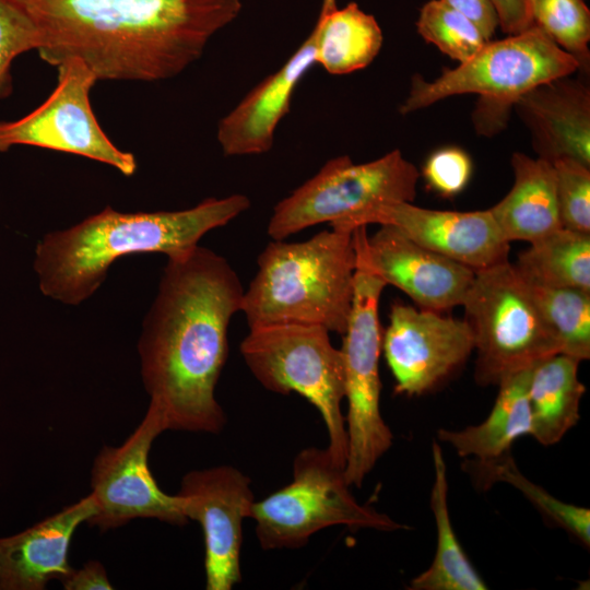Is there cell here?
I'll list each match as a JSON object with an SVG mask.
<instances>
[{
  "mask_svg": "<svg viewBox=\"0 0 590 590\" xmlns=\"http://www.w3.org/2000/svg\"><path fill=\"white\" fill-rule=\"evenodd\" d=\"M322 7L328 8V9L334 8L335 7V0H323Z\"/></svg>",
  "mask_w": 590,
  "mask_h": 590,
  "instance_id": "obj_36",
  "label": "cell"
},
{
  "mask_svg": "<svg viewBox=\"0 0 590 590\" xmlns=\"http://www.w3.org/2000/svg\"><path fill=\"white\" fill-rule=\"evenodd\" d=\"M418 178L417 168L399 150L361 164L347 155L334 157L274 206L268 235L283 240L326 222L353 232L378 208L412 202Z\"/></svg>",
  "mask_w": 590,
  "mask_h": 590,
  "instance_id": "obj_8",
  "label": "cell"
},
{
  "mask_svg": "<svg viewBox=\"0 0 590 590\" xmlns=\"http://www.w3.org/2000/svg\"><path fill=\"white\" fill-rule=\"evenodd\" d=\"M579 363L557 353L531 369L528 384L530 436L542 446L559 442L580 420V401L586 387L578 377Z\"/></svg>",
  "mask_w": 590,
  "mask_h": 590,
  "instance_id": "obj_21",
  "label": "cell"
},
{
  "mask_svg": "<svg viewBox=\"0 0 590 590\" xmlns=\"http://www.w3.org/2000/svg\"><path fill=\"white\" fill-rule=\"evenodd\" d=\"M317 30L273 74L256 85L217 126L216 138L226 156L263 154L271 150L278 125L288 113L292 96L316 64Z\"/></svg>",
  "mask_w": 590,
  "mask_h": 590,
  "instance_id": "obj_17",
  "label": "cell"
},
{
  "mask_svg": "<svg viewBox=\"0 0 590 590\" xmlns=\"http://www.w3.org/2000/svg\"><path fill=\"white\" fill-rule=\"evenodd\" d=\"M166 429L162 413L149 404L141 423L120 446L102 448L91 473L95 514L86 523L104 531L137 518L174 526L188 522L177 495L164 493L149 468L152 442Z\"/></svg>",
  "mask_w": 590,
  "mask_h": 590,
  "instance_id": "obj_12",
  "label": "cell"
},
{
  "mask_svg": "<svg viewBox=\"0 0 590 590\" xmlns=\"http://www.w3.org/2000/svg\"><path fill=\"white\" fill-rule=\"evenodd\" d=\"M514 185L489 211L509 243L529 244L562 227L553 165L522 153L511 157Z\"/></svg>",
  "mask_w": 590,
  "mask_h": 590,
  "instance_id": "obj_20",
  "label": "cell"
},
{
  "mask_svg": "<svg viewBox=\"0 0 590 590\" xmlns=\"http://www.w3.org/2000/svg\"><path fill=\"white\" fill-rule=\"evenodd\" d=\"M445 1L472 20L487 40L492 39L498 26V17L491 0Z\"/></svg>",
  "mask_w": 590,
  "mask_h": 590,
  "instance_id": "obj_34",
  "label": "cell"
},
{
  "mask_svg": "<svg viewBox=\"0 0 590 590\" xmlns=\"http://www.w3.org/2000/svg\"><path fill=\"white\" fill-rule=\"evenodd\" d=\"M250 483L232 465L190 471L181 480V509L203 531L208 590H231L241 580L243 522L256 502Z\"/></svg>",
  "mask_w": 590,
  "mask_h": 590,
  "instance_id": "obj_14",
  "label": "cell"
},
{
  "mask_svg": "<svg viewBox=\"0 0 590 590\" xmlns=\"http://www.w3.org/2000/svg\"><path fill=\"white\" fill-rule=\"evenodd\" d=\"M356 264L405 293L420 308L441 312L461 306L475 272L415 243L392 225L374 235L353 231Z\"/></svg>",
  "mask_w": 590,
  "mask_h": 590,
  "instance_id": "obj_15",
  "label": "cell"
},
{
  "mask_svg": "<svg viewBox=\"0 0 590 590\" xmlns=\"http://www.w3.org/2000/svg\"><path fill=\"white\" fill-rule=\"evenodd\" d=\"M95 514L87 495L14 535L0 539V590H43L71 574L69 546L78 527Z\"/></svg>",
  "mask_w": 590,
  "mask_h": 590,
  "instance_id": "obj_18",
  "label": "cell"
},
{
  "mask_svg": "<svg viewBox=\"0 0 590 590\" xmlns=\"http://www.w3.org/2000/svg\"><path fill=\"white\" fill-rule=\"evenodd\" d=\"M526 282L542 317L559 342L560 353L579 362L589 359L590 292Z\"/></svg>",
  "mask_w": 590,
  "mask_h": 590,
  "instance_id": "obj_27",
  "label": "cell"
},
{
  "mask_svg": "<svg viewBox=\"0 0 590 590\" xmlns=\"http://www.w3.org/2000/svg\"><path fill=\"white\" fill-rule=\"evenodd\" d=\"M434 483L429 505L437 531L436 552L427 569L413 578L411 590H485L486 582L476 571L455 533L448 508L447 467L440 446L433 441Z\"/></svg>",
  "mask_w": 590,
  "mask_h": 590,
  "instance_id": "obj_23",
  "label": "cell"
},
{
  "mask_svg": "<svg viewBox=\"0 0 590 590\" xmlns=\"http://www.w3.org/2000/svg\"><path fill=\"white\" fill-rule=\"evenodd\" d=\"M39 46L35 25L14 0H0V99L12 92L13 60Z\"/></svg>",
  "mask_w": 590,
  "mask_h": 590,
  "instance_id": "obj_31",
  "label": "cell"
},
{
  "mask_svg": "<svg viewBox=\"0 0 590 590\" xmlns=\"http://www.w3.org/2000/svg\"><path fill=\"white\" fill-rule=\"evenodd\" d=\"M515 266L528 281L590 292V233L560 227L530 243Z\"/></svg>",
  "mask_w": 590,
  "mask_h": 590,
  "instance_id": "obj_25",
  "label": "cell"
},
{
  "mask_svg": "<svg viewBox=\"0 0 590 590\" xmlns=\"http://www.w3.org/2000/svg\"><path fill=\"white\" fill-rule=\"evenodd\" d=\"M250 518L263 550L302 547L312 534L333 526L385 532L408 529L388 515L359 504L350 491L344 467L327 448L317 447L296 455L292 482L255 502Z\"/></svg>",
  "mask_w": 590,
  "mask_h": 590,
  "instance_id": "obj_9",
  "label": "cell"
},
{
  "mask_svg": "<svg viewBox=\"0 0 590 590\" xmlns=\"http://www.w3.org/2000/svg\"><path fill=\"white\" fill-rule=\"evenodd\" d=\"M386 286L378 276L356 264L352 307L341 349L347 400L344 474L350 486H362L393 441L380 413L382 329L378 308Z\"/></svg>",
  "mask_w": 590,
  "mask_h": 590,
  "instance_id": "obj_10",
  "label": "cell"
},
{
  "mask_svg": "<svg viewBox=\"0 0 590 590\" xmlns=\"http://www.w3.org/2000/svg\"><path fill=\"white\" fill-rule=\"evenodd\" d=\"M418 34L459 63L472 58L488 40L479 26L445 0H429L420 11Z\"/></svg>",
  "mask_w": 590,
  "mask_h": 590,
  "instance_id": "obj_28",
  "label": "cell"
},
{
  "mask_svg": "<svg viewBox=\"0 0 590 590\" xmlns=\"http://www.w3.org/2000/svg\"><path fill=\"white\" fill-rule=\"evenodd\" d=\"M329 333L316 324L256 327L241 341L240 353L267 390L296 392L318 410L328 432L327 449L337 463L345 467L347 436L341 409L345 399L344 362Z\"/></svg>",
  "mask_w": 590,
  "mask_h": 590,
  "instance_id": "obj_7",
  "label": "cell"
},
{
  "mask_svg": "<svg viewBox=\"0 0 590 590\" xmlns=\"http://www.w3.org/2000/svg\"><path fill=\"white\" fill-rule=\"evenodd\" d=\"M249 206L250 200L240 193L206 198L178 211L123 213L106 206L40 239L34 259L39 290L62 304L79 305L97 291L116 260L138 253H186L208 232Z\"/></svg>",
  "mask_w": 590,
  "mask_h": 590,
  "instance_id": "obj_3",
  "label": "cell"
},
{
  "mask_svg": "<svg viewBox=\"0 0 590 590\" xmlns=\"http://www.w3.org/2000/svg\"><path fill=\"white\" fill-rule=\"evenodd\" d=\"M422 174L430 190L444 198H452L469 184L472 161L457 146L442 148L428 156Z\"/></svg>",
  "mask_w": 590,
  "mask_h": 590,
  "instance_id": "obj_32",
  "label": "cell"
},
{
  "mask_svg": "<svg viewBox=\"0 0 590 590\" xmlns=\"http://www.w3.org/2000/svg\"><path fill=\"white\" fill-rule=\"evenodd\" d=\"M57 69V86L40 106L20 119L0 120V152L15 145L37 146L87 157L132 176L138 168L134 155L109 140L92 109L95 73L76 58Z\"/></svg>",
  "mask_w": 590,
  "mask_h": 590,
  "instance_id": "obj_11",
  "label": "cell"
},
{
  "mask_svg": "<svg viewBox=\"0 0 590 590\" xmlns=\"http://www.w3.org/2000/svg\"><path fill=\"white\" fill-rule=\"evenodd\" d=\"M461 306L473 335L479 386H498L560 353L526 280L509 261L476 271Z\"/></svg>",
  "mask_w": 590,
  "mask_h": 590,
  "instance_id": "obj_6",
  "label": "cell"
},
{
  "mask_svg": "<svg viewBox=\"0 0 590 590\" xmlns=\"http://www.w3.org/2000/svg\"><path fill=\"white\" fill-rule=\"evenodd\" d=\"M244 292L236 271L211 249L198 245L168 258L138 342L143 386L167 429L224 428L215 387Z\"/></svg>",
  "mask_w": 590,
  "mask_h": 590,
  "instance_id": "obj_1",
  "label": "cell"
},
{
  "mask_svg": "<svg viewBox=\"0 0 590 590\" xmlns=\"http://www.w3.org/2000/svg\"><path fill=\"white\" fill-rule=\"evenodd\" d=\"M498 26L508 35L520 33L533 25L529 0H491Z\"/></svg>",
  "mask_w": 590,
  "mask_h": 590,
  "instance_id": "obj_33",
  "label": "cell"
},
{
  "mask_svg": "<svg viewBox=\"0 0 590 590\" xmlns=\"http://www.w3.org/2000/svg\"><path fill=\"white\" fill-rule=\"evenodd\" d=\"M552 165L562 227L590 233V166L574 160Z\"/></svg>",
  "mask_w": 590,
  "mask_h": 590,
  "instance_id": "obj_30",
  "label": "cell"
},
{
  "mask_svg": "<svg viewBox=\"0 0 590 590\" xmlns=\"http://www.w3.org/2000/svg\"><path fill=\"white\" fill-rule=\"evenodd\" d=\"M257 263L241 305L250 329L300 323L344 334L356 270L353 232L331 227L304 241L273 240Z\"/></svg>",
  "mask_w": 590,
  "mask_h": 590,
  "instance_id": "obj_4",
  "label": "cell"
},
{
  "mask_svg": "<svg viewBox=\"0 0 590 590\" xmlns=\"http://www.w3.org/2000/svg\"><path fill=\"white\" fill-rule=\"evenodd\" d=\"M474 350L468 322L400 302L391 305L381 353L394 378V393L422 396L457 373Z\"/></svg>",
  "mask_w": 590,
  "mask_h": 590,
  "instance_id": "obj_13",
  "label": "cell"
},
{
  "mask_svg": "<svg viewBox=\"0 0 590 590\" xmlns=\"http://www.w3.org/2000/svg\"><path fill=\"white\" fill-rule=\"evenodd\" d=\"M479 487L505 482L517 488L553 526L562 528L585 547L590 546V509L565 503L533 483L518 469L510 451L489 461H473L468 469Z\"/></svg>",
  "mask_w": 590,
  "mask_h": 590,
  "instance_id": "obj_26",
  "label": "cell"
},
{
  "mask_svg": "<svg viewBox=\"0 0 590 590\" xmlns=\"http://www.w3.org/2000/svg\"><path fill=\"white\" fill-rule=\"evenodd\" d=\"M36 27L37 52L76 58L98 80H167L203 54L241 0H14Z\"/></svg>",
  "mask_w": 590,
  "mask_h": 590,
  "instance_id": "obj_2",
  "label": "cell"
},
{
  "mask_svg": "<svg viewBox=\"0 0 590 590\" xmlns=\"http://www.w3.org/2000/svg\"><path fill=\"white\" fill-rule=\"evenodd\" d=\"M316 63L334 75L366 68L381 49L384 36L376 19L351 2L342 9H321Z\"/></svg>",
  "mask_w": 590,
  "mask_h": 590,
  "instance_id": "obj_24",
  "label": "cell"
},
{
  "mask_svg": "<svg viewBox=\"0 0 590 590\" xmlns=\"http://www.w3.org/2000/svg\"><path fill=\"white\" fill-rule=\"evenodd\" d=\"M579 69L574 56L533 24L506 38L488 40L468 61L444 69L434 81L414 75L400 113L410 114L450 96L473 93L480 96L473 114L475 128L482 134H493L505 127L510 109L522 95Z\"/></svg>",
  "mask_w": 590,
  "mask_h": 590,
  "instance_id": "obj_5",
  "label": "cell"
},
{
  "mask_svg": "<svg viewBox=\"0 0 590 590\" xmlns=\"http://www.w3.org/2000/svg\"><path fill=\"white\" fill-rule=\"evenodd\" d=\"M531 369L517 373L497 386L498 394L483 422L462 429L440 428L437 438L450 445L460 457H473L480 462L509 452L518 438L530 435L528 384Z\"/></svg>",
  "mask_w": 590,
  "mask_h": 590,
  "instance_id": "obj_22",
  "label": "cell"
},
{
  "mask_svg": "<svg viewBox=\"0 0 590 590\" xmlns=\"http://www.w3.org/2000/svg\"><path fill=\"white\" fill-rule=\"evenodd\" d=\"M66 590H111L104 566L97 560L87 562L82 568L73 569L61 580Z\"/></svg>",
  "mask_w": 590,
  "mask_h": 590,
  "instance_id": "obj_35",
  "label": "cell"
},
{
  "mask_svg": "<svg viewBox=\"0 0 590 590\" xmlns=\"http://www.w3.org/2000/svg\"><path fill=\"white\" fill-rule=\"evenodd\" d=\"M532 23L544 31L580 67L589 63L590 10L583 0H529Z\"/></svg>",
  "mask_w": 590,
  "mask_h": 590,
  "instance_id": "obj_29",
  "label": "cell"
},
{
  "mask_svg": "<svg viewBox=\"0 0 590 590\" xmlns=\"http://www.w3.org/2000/svg\"><path fill=\"white\" fill-rule=\"evenodd\" d=\"M388 224L421 246L474 272L508 260L510 243L505 239L489 209L441 211L396 202L370 213L365 225Z\"/></svg>",
  "mask_w": 590,
  "mask_h": 590,
  "instance_id": "obj_16",
  "label": "cell"
},
{
  "mask_svg": "<svg viewBox=\"0 0 590 590\" xmlns=\"http://www.w3.org/2000/svg\"><path fill=\"white\" fill-rule=\"evenodd\" d=\"M514 107L531 133L538 157L590 166V91L585 83L568 76L548 81L527 92Z\"/></svg>",
  "mask_w": 590,
  "mask_h": 590,
  "instance_id": "obj_19",
  "label": "cell"
}]
</instances>
